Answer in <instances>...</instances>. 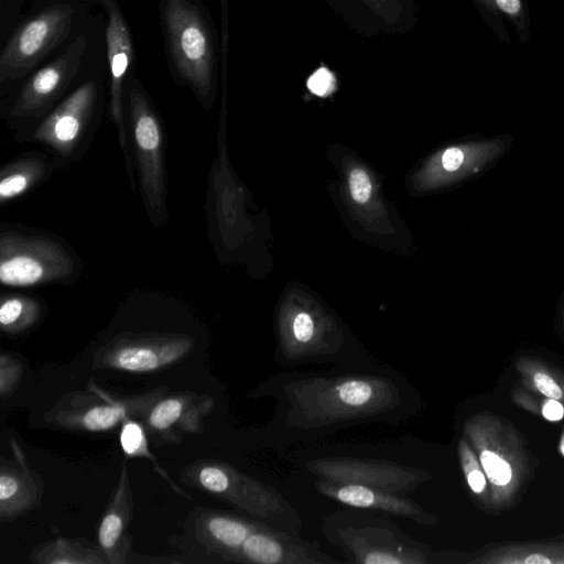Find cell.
Returning <instances> with one entry per match:
<instances>
[{
	"instance_id": "cell-10",
	"label": "cell",
	"mask_w": 564,
	"mask_h": 564,
	"mask_svg": "<svg viewBox=\"0 0 564 564\" xmlns=\"http://www.w3.org/2000/svg\"><path fill=\"white\" fill-rule=\"evenodd\" d=\"M181 479L271 527L299 532L303 525L296 510L272 486L227 464L198 462L184 469Z\"/></svg>"
},
{
	"instance_id": "cell-27",
	"label": "cell",
	"mask_w": 564,
	"mask_h": 564,
	"mask_svg": "<svg viewBox=\"0 0 564 564\" xmlns=\"http://www.w3.org/2000/svg\"><path fill=\"white\" fill-rule=\"evenodd\" d=\"M32 0H0V45L14 29Z\"/></svg>"
},
{
	"instance_id": "cell-14",
	"label": "cell",
	"mask_w": 564,
	"mask_h": 564,
	"mask_svg": "<svg viewBox=\"0 0 564 564\" xmlns=\"http://www.w3.org/2000/svg\"><path fill=\"white\" fill-rule=\"evenodd\" d=\"M356 33L369 36H399L417 23L414 0H322Z\"/></svg>"
},
{
	"instance_id": "cell-11",
	"label": "cell",
	"mask_w": 564,
	"mask_h": 564,
	"mask_svg": "<svg viewBox=\"0 0 564 564\" xmlns=\"http://www.w3.org/2000/svg\"><path fill=\"white\" fill-rule=\"evenodd\" d=\"M105 15V52L108 70L107 115L113 124L123 155L126 173L132 192L137 189L134 165L128 131L126 89L135 75L133 34L118 0H94Z\"/></svg>"
},
{
	"instance_id": "cell-19",
	"label": "cell",
	"mask_w": 564,
	"mask_h": 564,
	"mask_svg": "<svg viewBox=\"0 0 564 564\" xmlns=\"http://www.w3.org/2000/svg\"><path fill=\"white\" fill-rule=\"evenodd\" d=\"M435 563L564 564V539L495 545L470 555L442 550L435 552Z\"/></svg>"
},
{
	"instance_id": "cell-1",
	"label": "cell",
	"mask_w": 564,
	"mask_h": 564,
	"mask_svg": "<svg viewBox=\"0 0 564 564\" xmlns=\"http://www.w3.org/2000/svg\"><path fill=\"white\" fill-rule=\"evenodd\" d=\"M251 395L275 400L273 426L295 440L350 423L400 422L421 405L412 387L389 372L279 375Z\"/></svg>"
},
{
	"instance_id": "cell-24",
	"label": "cell",
	"mask_w": 564,
	"mask_h": 564,
	"mask_svg": "<svg viewBox=\"0 0 564 564\" xmlns=\"http://www.w3.org/2000/svg\"><path fill=\"white\" fill-rule=\"evenodd\" d=\"M41 297L25 293H3L0 297V327L8 335L33 328L47 314Z\"/></svg>"
},
{
	"instance_id": "cell-17",
	"label": "cell",
	"mask_w": 564,
	"mask_h": 564,
	"mask_svg": "<svg viewBox=\"0 0 564 564\" xmlns=\"http://www.w3.org/2000/svg\"><path fill=\"white\" fill-rule=\"evenodd\" d=\"M162 395L163 390L156 389L141 395L123 398L121 400L106 397L105 403H97L90 406H86L72 399L65 403L72 405V409L56 406L51 415L56 424L68 429L101 432L115 427L120 422L123 423L133 414L140 415L142 413L147 415L151 406Z\"/></svg>"
},
{
	"instance_id": "cell-21",
	"label": "cell",
	"mask_w": 564,
	"mask_h": 564,
	"mask_svg": "<svg viewBox=\"0 0 564 564\" xmlns=\"http://www.w3.org/2000/svg\"><path fill=\"white\" fill-rule=\"evenodd\" d=\"M270 525L258 519H247L227 513L208 512L195 525L196 536L212 553L230 562L247 538Z\"/></svg>"
},
{
	"instance_id": "cell-7",
	"label": "cell",
	"mask_w": 564,
	"mask_h": 564,
	"mask_svg": "<svg viewBox=\"0 0 564 564\" xmlns=\"http://www.w3.org/2000/svg\"><path fill=\"white\" fill-rule=\"evenodd\" d=\"M326 540L355 564H434L435 551L383 514L352 508L326 514Z\"/></svg>"
},
{
	"instance_id": "cell-29",
	"label": "cell",
	"mask_w": 564,
	"mask_h": 564,
	"mask_svg": "<svg viewBox=\"0 0 564 564\" xmlns=\"http://www.w3.org/2000/svg\"><path fill=\"white\" fill-rule=\"evenodd\" d=\"M531 380L534 388L544 397L558 401L564 400V390L562 386L547 370L539 367L533 369Z\"/></svg>"
},
{
	"instance_id": "cell-26",
	"label": "cell",
	"mask_w": 564,
	"mask_h": 564,
	"mask_svg": "<svg viewBox=\"0 0 564 564\" xmlns=\"http://www.w3.org/2000/svg\"><path fill=\"white\" fill-rule=\"evenodd\" d=\"M458 457L462 471L470 492L477 497L482 503H486L488 492V481L479 459L462 433L458 440Z\"/></svg>"
},
{
	"instance_id": "cell-35",
	"label": "cell",
	"mask_w": 564,
	"mask_h": 564,
	"mask_svg": "<svg viewBox=\"0 0 564 564\" xmlns=\"http://www.w3.org/2000/svg\"><path fill=\"white\" fill-rule=\"evenodd\" d=\"M560 449H561V453L564 455V431H563L561 442H560Z\"/></svg>"
},
{
	"instance_id": "cell-33",
	"label": "cell",
	"mask_w": 564,
	"mask_h": 564,
	"mask_svg": "<svg viewBox=\"0 0 564 564\" xmlns=\"http://www.w3.org/2000/svg\"><path fill=\"white\" fill-rule=\"evenodd\" d=\"M487 8L503 13L512 19H522L521 0H480Z\"/></svg>"
},
{
	"instance_id": "cell-3",
	"label": "cell",
	"mask_w": 564,
	"mask_h": 564,
	"mask_svg": "<svg viewBox=\"0 0 564 564\" xmlns=\"http://www.w3.org/2000/svg\"><path fill=\"white\" fill-rule=\"evenodd\" d=\"M105 51V15H94L86 26L35 68L0 110L13 139L23 143L41 120L90 70Z\"/></svg>"
},
{
	"instance_id": "cell-4",
	"label": "cell",
	"mask_w": 564,
	"mask_h": 564,
	"mask_svg": "<svg viewBox=\"0 0 564 564\" xmlns=\"http://www.w3.org/2000/svg\"><path fill=\"white\" fill-rule=\"evenodd\" d=\"M94 0H32L0 50V110L23 80L79 33Z\"/></svg>"
},
{
	"instance_id": "cell-12",
	"label": "cell",
	"mask_w": 564,
	"mask_h": 564,
	"mask_svg": "<svg viewBox=\"0 0 564 564\" xmlns=\"http://www.w3.org/2000/svg\"><path fill=\"white\" fill-rule=\"evenodd\" d=\"M195 346L196 338L188 332L124 328L96 350L95 366L149 372L174 364Z\"/></svg>"
},
{
	"instance_id": "cell-6",
	"label": "cell",
	"mask_w": 564,
	"mask_h": 564,
	"mask_svg": "<svg viewBox=\"0 0 564 564\" xmlns=\"http://www.w3.org/2000/svg\"><path fill=\"white\" fill-rule=\"evenodd\" d=\"M83 260L59 235L20 223L0 224V282L15 289L69 286Z\"/></svg>"
},
{
	"instance_id": "cell-9",
	"label": "cell",
	"mask_w": 564,
	"mask_h": 564,
	"mask_svg": "<svg viewBox=\"0 0 564 564\" xmlns=\"http://www.w3.org/2000/svg\"><path fill=\"white\" fill-rule=\"evenodd\" d=\"M463 434L474 448L490 487L485 506L510 505L529 474L528 454L519 435L507 422L489 413L466 420Z\"/></svg>"
},
{
	"instance_id": "cell-32",
	"label": "cell",
	"mask_w": 564,
	"mask_h": 564,
	"mask_svg": "<svg viewBox=\"0 0 564 564\" xmlns=\"http://www.w3.org/2000/svg\"><path fill=\"white\" fill-rule=\"evenodd\" d=\"M335 85L333 73L326 67H319L307 79V88L316 96L332 93Z\"/></svg>"
},
{
	"instance_id": "cell-25",
	"label": "cell",
	"mask_w": 564,
	"mask_h": 564,
	"mask_svg": "<svg viewBox=\"0 0 564 564\" xmlns=\"http://www.w3.org/2000/svg\"><path fill=\"white\" fill-rule=\"evenodd\" d=\"M98 550L84 547L80 544L58 539L50 542L33 553L31 558L36 563H105L107 562Z\"/></svg>"
},
{
	"instance_id": "cell-30",
	"label": "cell",
	"mask_w": 564,
	"mask_h": 564,
	"mask_svg": "<svg viewBox=\"0 0 564 564\" xmlns=\"http://www.w3.org/2000/svg\"><path fill=\"white\" fill-rule=\"evenodd\" d=\"M22 368L20 364L9 355H1L0 359V391L6 397L11 393L20 380Z\"/></svg>"
},
{
	"instance_id": "cell-23",
	"label": "cell",
	"mask_w": 564,
	"mask_h": 564,
	"mask_svg": "<svg viewBox=\"0 0 564 564\" xmlns=\"http://www.w3.org/2000/svg\"><path fill=\"white\" fill-rule=\"evenodd\" d=\"M40 492L33 475L24 463L19 468L4 459L0 471V512L1 519L12 518L29 510L39 501Z\"/></svg>"
},
{
	"instance_id": "cell-22",
	"label": "cell",
	"mask_w": 564,
	"mask_h": 564,
	"mask_svg": "<svg viewBox=\"0 0 564 564\" xmlns=\"http://www.w3.org/2000/svg\"><path fill=\"white\" fill-rule=\"evenodd\" d=\"M132 507V496L129 489L126 465L123 464L118 486L98 529L101 553L109 563L126 562L128 540L124 533L131 519Z\"/></svg>"
},
{
	"instance_id": "cell-31",
	"label": "cell",
	"mask_w": 564,
	"mask_h": 564,
	"mask_svg": "<svg viewBox=\"0 0 564 564\" xmlns=\"http://www.w3.org/2000/svg\"><path fill=\"white\" fill-rule=\"evenodd\" d=\"M349 188L355 202L366 203L371 194V183L364 170L356 169L349 175Z\"/></svg>"
},
{
	"instance_id": "cell-34",
	"label": "cell",
	"mask_w": 564,
	"mask_h": 564,
	"mask_svg": "<svg viewBox=\"0 0 564 564\" xmlns=\"http://www.w3.org/2000/svg\"><path fill=\"white\" fill-rule=\"evenodd\" d=\"M542 415L552 422L560 421L564 416V406L561 401L547 398L542 406Z\"/></svg>"
},
{
	"instance_id": "cell-13",
	"label": "cell",
	"mask_w": 564,
	"mask_h": 564,
	"mask_svg": "<svg viewBox=\"0 0 564 564\" xmlns=\"http://www.w3.org/2000/svg\"><path fill=\"white\" fill-rule=\"evenodd\" d=\"M304 468L318 479L370 486L402 495L431 479V474L422 468L371 458H316L305 462Z\"/></svg>"
},
{
	"instance_id": "cell-15",
	"label": "cell",
	"mask_w": 564,
	"mask_h": 564,
	"mask_svg": "<svg viewBox=\"0 0 564 564\" xmlns=\"http://www.w3.org/2000/svg\"><path fill=\"white\" fill-rule=\"evenodd\" d=\"M230 562L256 564H338L319 544L299 532L271 525L250 534Z\"/></svg>"
},
{
	"instance_id": "cell-16",
	"label": "cell",
	"mask_w": 564,
	"mask_h": 564,
	"mask_svg": "<svg viewBox=\"0 0 564 564\" xmlns=\"http://www.w3.org/2000/svg\"><path fill=\"white\" fill-rule=\"evenodd\" d=\"M314 485L321 495L348 507L397 516L421 525H435L440 521L435 514L402 494L370 486L332 482L323 479H317Z\"/></svg>"
},
{
	"instance_id": "cell-20",
	"label": "cell",
	"mask_w": 564,
	"mask_h": 564,
	"mask_svg": "<svg viewBox=\"0 0 564 564\" xmlns=\"http://www.w3.org/2000/svg\"><path fill=\"white\" fill-rule=\"evenodd\" d=\"M55 170L44 151L30 150L14 156L0 169V206L29 195L46 183Z\"/></svg>"
},
{
	"instance_id": "cell-5",
	"label": "cell",
	"mask_w": 564,
	"mask_h": 564,
	"mask_svg": "<svg viewBox=\"0 0 564 564\" xmlns=\"http://www.w3.org/2000/svg\"><path fill=\"white\" fill-rule=\"evenodd\" d=\"M108 109L106 52L87 75L34 128L23 143L39 144L56 170L69 171L90 149Z\"/></svg>"
},
{
	"instance_id": "cell-28",
	"label": "cell",
	"mask_w": 564,
	"mask_h": 564,
	"mask_svg": "<svg viewBox=\"0 0 564 564\" xmlns=\"http://www.w3.org/2000/svg\"><path fill=\"white\" fill-rule=\"evenodd\" d=\"M219 1L220 13V89L227 90L229 56V0Z\"/></svg>"
},
{
	"instance_id": "cell-2",
	"label": "cell",
	"mask_w": 564,
	"mask_h": 564,
	"mask_svg": "<svg viewBox=\"0 0 564 564\" xmlns=\"http://www.w3.org/2000/svg\"><path fill=\"white\" fill-rule=\"evenodd\" d=\"M159 21L169 73L208 111L220 77V34L204 0H160Z\"/></svg>"
},
{
	"instance_id": "cell-18",
	"label": "cell",
	"mask_w": 564,
	"mask_h": 564,
	"mask_svg": "<svg viewBox=\"0 0 564 564\" xmlns=\"http://www.w3.org/2000/svg\"><path fill=\"white\" fill-rule=\"evenodd\" d=\"M213 408V399L194 394H177L159 399L145 415V427L155 440L167 443L182 441L181 434L203 430V416Z\"/></svg>"
},
{
	"instance_id": "cell-8",
	"label": "cell",
	"mask_w": 564,
	"mask_h": 564,
	"mask_svg": "<svg viewBox=\"0 0 564 564\" xmlns=\"http://www.w3.org/2000/svg\"><path fill=\"white\" fill-rule=\"evenodd\" d=\"M128 131L140 196L151 226L170 219L164 124L141 79L133 75L126 89Z\"/></svg>"
}]
</instances>
